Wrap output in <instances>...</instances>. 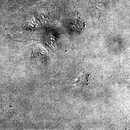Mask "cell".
I'll return each instance as SVG.
<instances>
[{
	"label": "cell",
	"instance_id": "obj_1",
	"mask_svg": "<svg viewBox=\"0 0 130 130\" xmlns=\"http://www.w3.org/2000/svg\"><path fill=\"white\" fill-rule=\"evenodd\" d=\"M75 84H76L79 86H82V85H86L89 82L88 77L85 74L81 75L79 77L75 80Z\"/></svg>",
	"mask_w": 130,
	"mask_h": 130
}]
</instances>
